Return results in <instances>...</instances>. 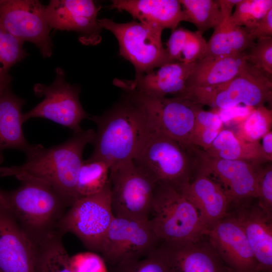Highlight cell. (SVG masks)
<instances>
[{
	"mask_svg": "<svg viewBox=\"0 0 272 272\" xmlns=\"http://www.w3.org/2000/svg\"><path fill=\"white\" fill-rule=\"evenodd\" d=\"M185 21L193 24L202 34L215 29L223 21L218 0H179Z\"/></svg>",
	"mask_w": 272,
	"mask_h": 272,
	"instance_id": "cell-29",
	"label": "cell"
},
{
	"mask_svg": "<svg viewBox=\"0 0 272 272\" xmlns=\"http://www.w3.org/2000/svg\"><path fill=\"white\" fill-rule=\"evenodd\" d=\"M246 51L226 57L206 56L197 61L188 79L187 89L216 86L232 80L247 63Z\"/></svg>",
	"mask_w": 272,
	"mask_h": 272,
	"instance_id": "cell-24",
	"label": "cell"
},
{
	"mask_svg": "<svg viewBox=\"0 0 272 272\" xmlns=\"http://www.w3.org/2000/svg\"><path fill=\"white\" fill-rule=\"evenodd\" d=\"M256 40L246 51L247 61L258 70L272 77V37Z\"/></svg>",
	"mask_w": 272,
	"mask_h": 272,
	"instance_id": "cell-36",
	"label": "cell"
},
{
	"mask_svg": "<svg viewBox=\"0 0 272 272\" xmlns=\"http://www.w3.org/2000/svg\"><path fill=\"white\" fill-rule=\"evenodd\" d=\"M131 92L143 106L153 130L191 146L195 103L181 97H153Z\"/></svg>",
	"mask_w": 272,
	"mask_h": 272,
	"instance_id": "cell-13",
	"label": "cell"
},
{
	"mask_svg": "<svg viewBox=\"0 0 272 272\" xmlns=\"http://www.w3.org/2000/svg\"><path fill=\"white\" fill-rule=\"evenodd\" d=\"M109 272H174L162 243L143 256L109 266Z\"/></svg>",
	"mask_w": 272,
	"mask_h": 272,
	"instance_id": "cell-32",
	"label": "cell"
},
{
	"mask_svg": "<svg viewBox=\"0 0 272 272\" xmlns=\"http://www.w3.org/2000/svg\"><path fill=\"white\" fill-rule=\"evenodd\" d=\"M194 112V124L190 143L205 151L224 128V125L217 112L206 111L198 104L195 103Z\"/></svg>",
	"mask_w": 272,
	"mask_h": 272,
	"instance_id": "cell-31",
	"label": "cell"
},
{
	"mask_svg": "<svg viewBox=\"0 0 272 272\" xmlns=\"http://www.w3.org/2000/svg\"><path fill=\"white\" fill-rule=\"evenodd\" d=\"M256 198L260 205L269 213L272 214V165L266 163L258 178Z\"/></svg>",
	"mask_w": 272,
	"mask_h": 272,
	"instance_id": "cell-37",
	"label": "cell"
},
{
	"mask_svg": "<svg viewBox=\"0 0 272 272\" xmlns=\"http://www.w3.org/2000/svg\"><path fill=\"white\" fill-rule=\"evenodd\" d=\"M182 97L216 110L230 109L240 104L255 108L271 101V77L247 62L229 81L213 87L188 88Z\"/></svg>",
	"mask_w": 272,
	"mask_h": 272,
	"instance_id": "cell-6",
	"label": "cell"
},
{
	"mask_svg": "<svg viewBox=\"0 0 272 272\" xmlns=\"http://www.w3.org/2000/svg\"><path fill=\"white\" fill-rule=\"evenodd\" d=\"M235 9L229 18L234 25L252 28L272 9L271 0H240Z\"/></svg>",
	"mask_w": 272,
	"mask_h": 272,
	"instance_id": "cell-35",
	"label": "cell"
},
{
	"mask_svg": "<svg viewBox=\"0 0 272 272\" xmlns=\"http://www.w3.org/2000/svg\"><path fill=\"white\" fill-rule=\"evenodd\" d=\"M255 40L242 27L231 24L229 18L224 20L207 41L205 57H218L238 55L247 51Z\"/></svg>",
	"mask_w": 272,
	"mask_h": 272,
	"instance_id": "cell-25",
	"label": "cell"
},
{
	"mask_svg": "<svg viewBox=\"0 0 272 272\" xmlns=\"http://www.w3.org/2000/svg\"><path fill=\"white\" fill-rule=\"evenodd\" d=\"M101 6L91 0H51L43 6L50 29L73 31L82 34L83 42L96 44L101 27L98 13Z\"/></svg>",
	"mask_w": 272,
	"mask_h": 272,
	"instance_id": "cell-16",
	"label": "cell"
},
{
	"mask_svg": "<svg viewBox=\"0 0 272 272\" xmlns=\"http://www.w3.org/2000/svg\"><path fill=\"white\" fill-rule=\"evenodd\" d=\"M25 103L8 86L0 95V164L4 160V151L12 149L25 154L32 148L26 140L23 130L22 109Z\"/></svg>",
	"mask_w": 272,
	"mask_h": 272,
	"instance_id": "cell-23",
	"label": "cell"
},
{
	"mask_svg": "<svg viewBox=\"0 0 272 272\" xmlns=\"http://www.w3.org/2000/svg\"><path fill=\"white\" fill-rule=\"evenodd\" d=\"M114 218L109 181L99 192L77 199L63 215L57 231L73 234L88 249L100 253Z\"/></svg>",
	"mask_w": 272,
	"mask_h": 272,
	"instance_id": "cell-8",
	"label": "cell"
},
{
	"mask_svg": "<svg viewBox=\"0 0 272 272\" xmlns=\"http://www.w3.org/2000/svg\"><path fill=\"white\" fill-rule=\"evenodd\" d=\"M244 29L254 40L259 38L272 37V9L252 28Z\"/></svg>",
	"mask_w": 272,
	"mask_h": 272,
	"instance_id": "cell-38",
	"label": "cell"
},
{
	"mask_svg": "<svg viewBox=\"0 0 272 272\" xmlns=\"http://www.w3.org/2000/svg\"><path fill=\"white\" fill-rule=\"evenodd\" d=\"M23 44L0 26V85L10 84V69L27 55Z\"/></svg>",
	"mask_w": 272,
	"mask_h": 272,
	"instance_id": "cell-34",
	"label": "cell"
},
{
	"mask_svg": "<svg viewBox=\"0 0 272 272\" xmlns=\"http://www.w3.org/2000/svg\"><path fill=\"white\" fill-rule=\"evenodd\" d=\"M205 152L211 157L224 160L271 162L264 155L259 142L244 141L228 128H224Z\"/></svg>",
	"mask_w": 272,
	"mask_h": 272,
	"instance_id": "cell-26",
	"label": "cell"
},
{
	"mask_svg": "<svg viewBox=\"0 0 272 272\" xmlns=\"http://www.w3.org/2000/svg\"><path fill=\"white\" fill-rule=\"evenodd\" d=\"M262 144H261L263 152L267 158L272 161V132L270 130L262 138Z\"/></svg>",
	"mask_w": 272,
	"mask_h": 272,
	"instance_id": "cell-40",
	"label": "cell"
},
{
	"mask_svg": "<svg viewBox=\"0 0 272 272\" xmlns=\"http://www.w3.org/2000/svg\"><path fill=\"white\" fill-rule=\"evenodd\" d=\"M207 235L231 272H261L243 230L233 217L226 214Z\"/></svg>",
	"mask_w": 272,
	"mask_h": 272,
	"instance_id": "cell-17",
	"label": "cell"
},
{
	"mask_svg": "<svg viewBox=\"0 0 272 272\" xmlns=\"http://www.w3.org/2000/svg\"><path fill=\"white\" fill-rule=\"evenodd\" d=\"M36 245L0 205V272H34Z\"/></svg>",
	"mask_w": 272,
	"mask_h": 272,
	"instance_id": "cell-19",
	"label": "cell"
},
{
	"mask_svg": "<svg viewBox=\"0 0 272 272\" xmlns=\"http://www.w3.org/2000/svg\"><path fill=\"white\" fill-rule=\"evenodd\" d=\"M201 32L180 27L172 31L166 50L170 62L194 63L205 57L207 41Z\"/></svg>",
	"mask_w": 272,
	"mask_h": 272,
	"instance_id": "cell-27",
	"label": "cell"
},
{
	"mask_svg": "<svg viewBox=\"0 0 272 272\" xmlns=\"http://www.w3.org/2000/svg\"><path fill=\"white\" fill-rule=\"evenodd\" d=\"M174 272H231L207 234L193 240L162 242Z\"/></svg>",
	"mask_w": 272,
	"mask_h": 272,
	"instance_id": "cell-20",
	"label": "cell"
},
{
	"mask_svg": "<svg viewBox=\"0 0 272 272\" xmlns=\"http://www.w3.org/2000/svg\"><path fill=\"white\" fill-rule=\"evenodd\" d=\"M266 163L211 157L201 149L199 174L217 181L223 189L229 204L256 198L258 178Z\"/></svg>",
	"mask_w": 272,
	"mask_h": 272,
	"instance_id": "cell-14",
	"label": "cell"
},
{
	"mask_svg": "<svg viewBox=\"0 0 272 272\" xmlns=\"http://www.w3.org/2000/svg\"><path fill=\"white\" fill-rule=\"evenodd\" d=\"M179 189L196 209L208 231L226 216L228 199L221 185L210 177L199 174Z\"/></svg>",
	"mask_w": 272,
	"mask_h": 272,
	"instance_id": "cell-21",
	"label": "cell"
},
{
	"mask_svg": "<svg viewBox=\"0 0 272 272\" xmlns=\"http://www.w3.org/2000/svg\"><path fill=\"white\" fill-rule=\"evenodd\" d=\"M65 77L64 70L58 67L51 84L34 85L35 95L44 98L30 111L23 114V122L32 118H43L63 125L73 133L83 130L81 122L84 119H89L90 115L80 101V87L67 83Z\"/></svg>",
	"mask_w": 272,
	"mask_h": 272,
	"instance_id": "cell-10",
	"label": "cell"
},
{
	"mask_svg": "<svg viewBox=\"0 0 272 272\" xmlns=\"http://www.w3.org/2000/svg\"><path fill=\"white\" fill-rule=\"evenodd\" d=\"M194 63L171 62L133 80L115 79L113 83L122 90L133 91L148 97H183Z\"/></svg>",
	"mask_w": 272,
	"mask_h": 272,
	"instance_id": "cell-18",
	"label": "cell"
},
{
	"mask_svg": "<svg viewBox=\"0 0 272 272\" xmlns=\"http://www.w3.org/2000/svg\"><path fill=\"white\" fill-rule=\"evenodd\" d=\"M162 242L149 221L114 217L100 253L111 266L145 255Z\"/></svg>",
	"mask_w": 272,
	"mask_h": 272,
	"instance_id": "cell-11",
	"label": "cell"
},
{
	"mask_svg": "<svg viewBox=\"0 0 272 272\" xmlns=\"http://www.w3.org/2000/svg\"><path fill=\"white\" fill-rule=\"evenodd\" d=\"M109 166L103 161L83 160L77 182L78 198L99 192L109 182Z\"/></svg>",
	"mask_w": 272,
	"mask_h": 272,
	"instance_id": "cell-30",
	"label": "cell"
},
{
	"mask_svg": "<svg viewBox=\"0 0 272 272\" xmlns=\"http://www.w3.org/2000/svg\"><path fill=\"white\" fill-rule=\"evenodd\" d=\"M121 99L103 114L90 115L97 125L90 161H101L110 170L132 160L153 130L136 97L124 91Z\"/></svg>",
	"mask_w": 272,
	"mask_h": 272,
	"instance_id": "cell-1",
	"label": "cell"
},
{
	"mask_svg": "<svg viewBox=\"0 0 272 272\" xmlns=\"http://www.w3.org/2000/svg\"><path fill=\"white\" fill-rule=\"evenodd\" d=\"M21 185L7 190L0 187V205L34 242L57 231L58 224L73 202L53 187L27 177Z\"/></svg>",
	"mask_w": 272,
	"mask_h": 272,
	"instance_id": "cell-3",
	"label": "cell"
},
{
	"mask_svg": "<svg viewBox=\"0 0 272 272\" xmlns=\"http://www.w3.org/2000/svg\"><path fill=\"white\" fill-rule=\"evenodd\" d=\"M272 110L264 105L254 108L248 116L237 125L235 132L240 139L250 143L259 142L270 131Z\"/></svg>",
	"mask_w": 272,
	"mask_h": 272,
	"instance_id": "cell-33",
	"label": "cell"
},
{
	"mask_svg": "<svg viewBox=\"0 0 272 272\" xmlns=\"http://www.w3.org/2000/svg\"><path fill=\"white\" fill-rule=\"evenodd\" d=\"M201 150L152 130L132 160L157 184L180 189L199 174Z\"/></svg>",
	"mask_w": 272,
	"mask_h": 272,
	"instance_id": "cell-4",
	"label": "cell"
},
{
	"mask_svg": "<svg viewBox=\"0 0 272 272\" xmlns=\"http://www.w3.org/2000/svg\"><path fill=\"white\" fill-rule=\"evenodd\" d=\"M98 22L102 29L110 31L116 38L120 55L133 65L135 78L171 63L163 46L162 30L136 21L118 23L103 18Z\"/></svg>",
	"mask_w": 272,
	"mask_h": 272,
	"instance_id": "cell-7",
	"label": "cell"
},
{
	"mask_svg": "<svg viewBox=\"0 0 272 272\" xmlns=\"http://www.w3.org/2000/svg\"><path fill=\"white\" fill-rule=\"evenodd\" d=\"M63 236L56 231L34 242V272H74L71 257L63 244Z\"/></svg>",
	"mask_w": 272,
	"mask_h": 272,
	"instance_id": "cell-28",
	"label": "cell"
},
{
	"mask_svg": "<svg viewBox=\"0 0 272 272\" xmlns=\"http://www.w3.org/2000/svg\"><path fill=\"white\" fill-rule=\"evenodd\" d=\"M43 6L35 0H0V26L19 40L34 44L48 58L53 45Z\"/></svg>",
	"mask_w": 272,
	"mask_h": 272,
	"instance_id": "cell-12",
	"label": "cell"
},
{
	"mask_svg": "<svg viewBox=\"0 0 272 272\" xmlns=\"http://www.w3.org/2000/svg\"><path fill=\"white\" fill-rule=\"evenodd\" d=\"M240 0H218L221 16L223 20L229 18L233 8Z\"/></svg>",
	"mask_w": 272,
	"mask_h": 272,
	"instance_id": "cell-39",
	"label": "cell"
},
{
	"mask_svg": "<svg viewBox=\"0 0 272 272\" xmlns=\"http://www.w3.org/2000/svg\"><path fill=\"white\" fill-rule=\"evenodd\" d=\"M110 8L126 11L139 22L162 31H173L185 20L177 0H113Z\"/></svg>",
	"mask_w": 272,
	"mask_h": 272,
	"instance_id": "cell-22",
	"label": "cell"
},
{
	"mask_svg": "<svg viewBox=\"0 0 272 272\" xmlns=\"http://www.w3.org/2000/svg\"><path fill=\"white\" fill-rule=\"evenodd\" d=\"M10 85H0V95L3 91Z\"/></svg>",
	"mask_w": 272,
	"mask_h": 272,
	"instance_id": "cell-41",
	"label": "cell"
},
{
	"mask_svg": "<svg viewBox=\"0 0 272 272\" xmlns=\"http://www.w3.org/2000/svg\"><path fill=\"white\" fill-rule=\"evenodd\" d=\"M162 242L193 240L207 234L192 203L173 186L158 183L148 220Z\"/></svg>",
	"mask_w": 272,
	"mask_h": 272,
	"instance_id": "cell-5",
	"label": "cell"
},
{
	"mask_svg": "<svg viewBox=\"0 0 272 272\" xmlns=\"http://www.w3.org/2000/svg\"><path fill=\"white\" fill-rule=\"evenodd\" d=\"M227 214L243 230L261 272H272V214L251 197L230 203Z\"/></svg>",
	"mask_w": 272,
	"mask_h": 272,
	"instance_id": "cell-15",
	"label": "cell"
},
{
	"mask_svg": "<svg viewBox=\"0 0 272 272\" xmlns=\"http://www.w3.org/2000/svg\"><path fill=\"white\" fill-rule=\"evenodd\" d=\"M114 217L148 221L157 183L133 160L110 170Z\"/></svg>",
	"mask_w": 272,
	"mask_h": 272,
	"instance_id": "cell-9",
	"label": "cell"
},
{
	"mask_svg": "<svg viewBox=\"0 0 272 272\" xmlns=\"http://www.w3.org/2000/svg\"><path fill=\"white\" fill-rule=\"evenodd\" d=\"M95 131L90 128L73 133L66 141L45 148L33 144L20 165L0 167V177L35 178L50 185L74 203L78 198L76 185L84 149L92 144Z\"/></svg>",
	"mask_w": 272,
	"mask_h": 272,
	"instance_id": "cell-2",
	"label": "cell"
}]
</instances>
